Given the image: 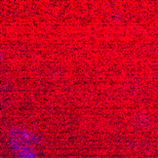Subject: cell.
Wrapping results in <instances>:
<instances>
[{
	"label": "cell",
	"instance_id": "6da1fadb",
	"mask_svg": "<svg viewBox=\"0 0 158 158\" xmlns=\"http://www.w3.org/2000/svg\"><path fill=\"white\" fill-rule=\"evenodd\" d=\"M10 145L12 150L18 154L20 158H35V152L29 146V144L10 141Z\"/></svg>",
	"mask_w": 158,
	"mask_h": 158
},
{
	"label": "cell",
	"instance_id": "7a4b0ae2",
	"mask_svg": "<svg viewBox=\"0 0 158 158\" xmlns=\"http://www.w3.org/2000/svg\"><path fill=\"white\" fill-rule=\"evenodd\" d=\"M30 135H29L26 131L22 128H12L10 131V134H9V139H10V141L28 144V142L31 140Z\"/></svg>",
	"mask_w": 158,
	"mask_h": 158
}]
</instances>
